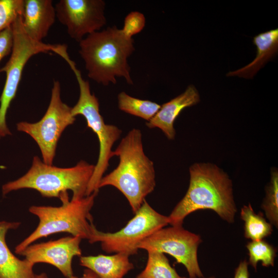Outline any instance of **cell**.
<instances>
[{
    "mask_svg": "<svg viewBox=\"0 0 278 278\" xmlns=\"http://www.w3.org/2000/svg\"><path fill=\"white\" fill-rule=\"evenodd\" d=\"M188 190L168 217L169 224L182 226L185 218L199 210H211L229 223L234 221L237 208L232 183L222 169L212 163H199L189 168Z\"/></svg>",
    "mask_w": 278,
    "mask_h": 278,
    "instance_id": "6da1fadb",
    "label": "cell"
},
{
    "mask_svg": "<svg viewBox=\"0 0 278 278\" xmlns=\"http://www.w3.org/2000/svg\"><path fill=\"white\" fill-rule=\"evenodd\" d=\"M113 155L119 157L118 165L101 178L98 188L111 185L117 188L135 214L155 186L153 163L144 152L141 130L133 128L129 131Z\"/></svg>",
    "mask_w": 278,
    "mask_h": 278,
    "instance_id": "7a4b0ae2",
    "label": "cell"
},
{
    "mask_svg": "<svg viewBox=\"0 0 278 278\" xmlns=\"http://www.w3.org/2000/svg\"><path fill=\"white\" fill-rule=\"evenodd\" d=\"M79 53L88 77L103 85L115 84L116 77L133 83L128 58L135 48L132 38L115 26L86 36L80 42Z\"/></svg>",
    "mask_w": 278,
    "mask_h": 278,
    "instance_id": "3957f363",
    "label": "cell"
},
{
    "mask_svg": "<svg viewBox=\"0 0 278 278\" xmlns=\"http://www.w3.org/2000/svg\"><path fill=\"white\" fill-rule=\"evenodd\" d=\"M98 192L71 201L66 192L59 197L62 203L60 206H30L29 211L38 218L39 224L32 233L16 246L15 253L20 254L39 239L59 232L68 233L89 241L96 228L90 211Z\"/></svg>",
    "mask_w": 278,
    "mask_h": 278,
    "instance_id": "277c9868",
    "label": "cell"
},
{
    "mask_svg": "<svg viewBox=\"0 0 278 278\" xmlns=\"http://www.w3.org/2000/svg\"><path fill=\"white\" fill-rule=\"evenodd\" d=\"M95 165L81 160L75 166L61 168L46 164L34 156L32 165L24 176L2 186L4 196L24 188L33 189L44 197H60L67 190L73 193L72 200L86 196L88 186L93 175Z\"/></svg>",
    "mask_w": 278,
    "mask_h": 278,
    "instance_id": "5b68a950",
    "label": "cell"
},
{
    "mask_svg": "<svg viewBox=\"0 0 278 278\" xmlns=\"http://www.w3.org/2000/svg\"><path fill=\"white\" fill-rule=\"evenodd\" d=\"M64 59L73 71L78 83L80 95L76 104L72 108V115H81L85 118L88 128L96 134L99 143L98 160L89 183L86 196L98 192V185L113 157L112 150L114 144L119 138L122 131L117 126L105 124L99 112V104L94 94H92L89 82L83 79L75 63L66 56Z\"/></svg>",
    "mask_w": 278,
    "mask_h": 278,
    "instance_id": "8992f818",
    "label": "cell"
},
{
    "mask_svg": "<svg viewBox=\"0 0 278 278\" xmlns=\"http://www.w3.org/2000/svg\"><path fill=\"white\" fill-rule=\"evenodd\" d=\"M13 46L10 57L0 73L6 74V80L0 97V138L11 135L6 124V115L15 97L25 65L34 55L41 53H56L60 44H51L31 39L25 32L19 15L12 24Z\"/></svg>",
    "mask_w": 278,
    "mask_h": 278,
    "instance_id": "52a82bcc",
    "label": "cell"
},
{
    "mask_svg": "<svg viewBox=\"0 0 278 278\" xmlns=\"http://www.w3.org/2000/svg\"><path fill=\"white\" fill-rule=\"evenodd\" d=\"M168 217L155 211L145 200L134 216L120 230L114 233L94 229L90 244L100 242L108 253L136 254L138 245L157 231L169 224Z\"/></svg>",
    "mask_w": 278,
    "mask_h": 278,
    "instance_id": "ba28073f",
    "label": "cell"
},
{
    "mask_svg": "<svg viewBox=\"0 0 278 278\" xmlns=\"http://www.w3.org/2000/svg\"><path fill=\"white\" fill-rule=\"evenodd\" d=\"M75 119L72 108L61 100L59 81L54 80L50 102L42 118L33 123L19 122L16 128L35 141L40 149L43 162L53 165L58 142L65 129L74 124Z\"/></svg>",
    "mask_w": 278,
    "mask_h": 278,
    "instance_id": "9c48e42d",
    "label": "cell"
},
{
    "mask_svg": "<svg viewBox=\"0 0 278 278\" xmlns=\"http://www.w3.org/2000/svg\"><path fill=\"white\" fill-rule=\"evenodd\" d=\"M199 235L185 230L182 226L162 228L145 239L138 249L167 253L177 263L183 265L190 278L202 277L197 258V250L201 242Z\"/></svg>",
    "mask_w": 278,
    "mask_h": 278,
    "instance_id": "30bf717a",
    "label": "cell"
},
{
    "mask_svg": "<svg viewBox=\"0 0 278 278\" xmlns=\"http://www.w3.org/2000/svg\"><path fill=\"white\" fill-rule=\"evenodd\" d=\"M102 0H60L55 5L56 18L78 43L85 36L100 31L106 24Z\"/></svg>",
    "mask_w": 278,
    "mask_h": 278,
    "instance_id": "8fae6325",
    "label": "cell"
},
{
    "mask_svg": "<svg viewBox=\"0 0 278 278\" xmlns=\"http://www.w3.org/2000/svg\"><path fill=\"white\" fill-rule=\"evenodd\" d=\"M82 239L77 236H67L55 240L30 245L19 255L33 264L46 263L56 267L66 277L73 275L72 260L81 256L80 244Z\"/></svg>",
    "mask_w": 278,
    "mask_h": 278,
    "instance_id": "7c38bea8",
    "label": "cell"
},
{
    "mask_svg": "<svg viewBox=\"0 0 278 278\" xmlns=\"http://www.w3.org/2000/svg\"><path fill=\"white\" fill-rule=\"evenodd\" d=\"M56 18L52 1L24 0L22 24L25 32L32 40L42 42Z\"/></svg>",
    "mask_w": 278,
    "mask_h": 278,
    "instance_id": "4fadbf2b",
    "label": "cell"
},
{
    "mask_svg": "<svg viewBox=\"0 0 278 278\" xmlns=\"http://www.w3.org/2000/svg\"><path fill=\"white\" fill-rule=\"evenodd\" d=\"M199 101L198 91L193 85H189L183 93L161 106L158 112L146 125L151 129H160L168 139L173 140L175 120L183 109L196 105Z\"/></svg>",
    "mask_w": 278,
    "mask_h": 278,
    "instance_id": "5bb4252c",
    "label": "cell"
},
{
    "mask_svg": "<svg viewBox=\"0 0 278 278\" xmlns=\"http://www.w3.org/2000/svg\"><path fill=\"white\" fill-rule=\"evenodd\" d=\"M20 224L18 222L0 221V278H34V265L25 258H17L6 241L7 232L18 228Z\"/></svg>",
    "mask_w": 278,
    "mask_h": 278,
    "instance_id": "9a60e30c",
    "label": "cell"
},
{
    "mask_svg": "<svg viewBox=\"0 0 278 278\" xmlns=\"http://www.w3.org/2000/svg\"><path fill=\"white\" fill-rule=\"evenodd\" d=\"M129 257L121 253L112 255L81 256L80 265L91 270L100 278H123L134 268Z\"/></svg>",
    "mask_w": 278,
    "mask_h": 278,
    "instance_id": "2e32d148",
    "label": "cell"
},
{
    "mask_svg": "<svg viewBox=\"0 0 278 278\" xmlns=\"http://www.w3.org/2000/svg\"><path fill=\"white\" fill-rule=\"evenodd\" d=\"M253 42L256 46L255 58L245 66L227 74L228 76H237L251 78L264 64L277 53L278 29L267 31L253 38Z\"/></svg>",
    "mask_w": 278,
    "mask_h": 278,
    "instance_id": "e0dca14e",
    "label": "cell"
},
{
    "mask_svg": "<svg viewBox=\"0 0 278 278\" xmlns=\"http://www.w3.org/2000/svg\"><path fill=\"white\" fill-rule=\"evenodd\" d=\"M240 216L244 221L246 238L252 241L260 240L271 234L272 225L266 221L262 214L255 213L251 204L241 208Z\"/></svg>",
    "mask_w": 278,
    "mask_h": 278,
    "instance_id": "ac0fdd59",
    "label": "cell"
},
{
    "mask_svg": "<svg viewBox=\"0 0 278 278\" xmlns=\"http://www.w3.org/2000/svg\"><path fill=\"white\" fill-rule=\"evenodd\" d=\"M117 100L119 110L147 121L156 114L161 108V105L156 102L132 97L125 92L118 94Z\"/></svg>",
    "mask_w": 278,
    "mask_h": 278,
    "instance_id": "d6986e66",
    "label": "cell"
},
{
    "mask_svg": "<svg viewBox=\"0 0 278 278\" xmlns=\"http://www.w3.org/2000/svg\"><path fill=\"white\" fill-rule=\"evenodd\" d=\"M144 269L135 278H181L164 253L148 251Z\"/></svg>",
    "mask_w": 278,
    "mask_h": 278,
    "instance_id": "ffe728a7",
    "label": "cell"
},
{
    "mask_svg": "<svg viewBox=\"0 0 278 278\" xmlns=\"http://www.w3.org/2000/svg\"><path fill=\"white\" fill-rule=\"evenodd\" d=\"M246 247L249 251V263L255 270L259 261L264 267L274 266L276 250L269 243L263 240L251 241Z\"/></svg>",
    "mask_w": 278,
    "mask_h": 278,
    "instance_id": "44dd1931",
    "label": "cell"
},
{
    "mask_svg": "<svg viewBox=\"0 0 278 278\" xmlns=\"http://www.w3.org/2000/svg\"><path fill=\"white\" fill-rule=\"evenodd\" d=\"M266 197L262 204L269 222L278 226V172L274 169L271 172L269 183L266 188Z\"/></svg>",
    "mask_w": 278,
    "mask_h": 278,
    "instance_id": "7402d4cb",
    "label": "cell"
},
{
    "mask_svg": "<svg viewBox=\"0 0 278 278\" xmlns=\"http://www.w3.org/2000/svg\"><path fill=\"white\" fill-rule=\"evenodd\" d=\"M24 0H0V33L22 15Z\"/></svg>",
    "mask_w": 278,
    "mask_h": 278,
    "instance_id": "603a6c76",
    "label": "cell"
},
{
    "mask_svg": "<svg viewBox=\"0 0 278 278\" xmlns=\"http://www.w3.org/2000/svg\"><path fill=\"white\" fill-rule=\"evenodd\" d=\"M146 23L144 15L138 11H132L126 16L123 28L124 34L129 37L140 32L144 28Z\"/></svg>",
    "mask_w": 278,
    "mask_h": 278,
    "instance_id": "cb8c5ba5",
    "label": "cell"
},
{
    "mask_svg": "<svg viewBox=\"0 0 278 278\" xmlns=\"http://www.w3.org/2000/svg\"><path fill=\"white\" fill-rule=\"evenodd\" d=\"M12 46L13 31L10 26L0 33V62L11 54Z\"/></svg>",
    "mask_w": 278,
    "mask_h": 278,
    "instance_id": "d4e9b609",
    "label": "cell"
},
{
    "mask_svg": "<svg viewBox=\"0 0 278 278\" xmlns=\"http://www.w3.org/2000/svg\"><path fill=\"white\" fill-rule=\"evenodd\" d=\"M248 265L246 260L240 262L235 270L234 278H249Z\"/></svg>",
    "mask_w": 278,
    "mask_h": 278,
    "instance_id": "484cf974",
    "label": "cell"
},
{
    "mask_svg": "<svg viewBox=\"0 0 278 278\" xmlns=\"http://www.w3.org/2000/svg\"><path fill=\"white\" fill-rule=\"evenodd\" d=\"M68 278H100L95 272L89 269H85L84 270L82 277H78L74 275Z\"/></svg>",
    "mask_w": 278,
    "mask_h": 278,
    "instance_id": "4316f807",
    "label": "cell"
},
{
    "mask_svg": "<svg viewBox=\"0 0 278 278\" xmlns=\"http://www.w3.org/2000/svg\"><path fill=\"white\" fill-rule=\"evenodd\" d=\"M34 278H48V276L46 273H42L40 274H34Z\"/></svg>",
    "mask_w": 278,
    "mask_h": 278,
    "instance_id": "83f0119b",
    "label": "cell"
},
{
    "mask_svg": "<svg viewBox=\"0 0 278 278\" xmlns=\"http://www.w3.org/2000/svg\"><path fill=\"white\" fill-rule=\"evenodd\" d=\"M181 278H187V277H181ZM190 278V277H189ZM212 278V277H211Z\"/></svg>",
    "mask_w": 278,
    "mask_h": 278,
    "instance_id": "f1b7e54d",
    "label": "cell"
}]
</instances>
